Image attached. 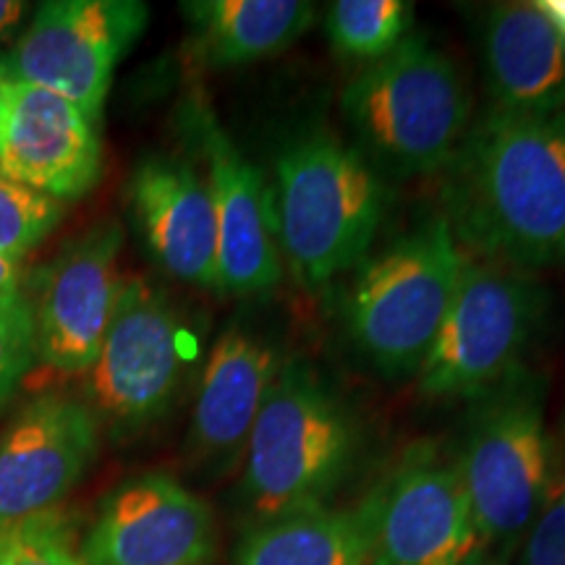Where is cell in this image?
Masks as SVG:
<instances>
[{
  "label": "cell",
  "mask_w": 565,
  "mask_h": 565,
  "mask_svg": "<svg viewBox=\"0 0 565 565\" xmlns=\"http://www.w3.org/2000/svg\"><path fill=\"white\" fill-rule=\"evenodd\" d=\"M445 171V217L463 252L526 273L565 263V110L490 108Z\"/></svg>",
  "instance_id": "cell-1"
},
{
  "label": "cell",
  "mask_w": 565,
  "mask_h": 565,
  "mask_svg": "<svg viewBox=\"0 0 565 565\" xmlns=\"http://www.w3.org/2000/svg\"><path fill=\"white\" fill-rule=\"evenodd\" d=\"M273 194L280 254L307 288L362 263L387 204L377 168L328 129L282 145Z\"/></svg>",
  "instance_id": "cell-2"
},
{
  "label": "cell",
  "mask_w": 565,
  "mask_h": 565,
  "mask_svg": "<svg viewBox=\"0 0 565 565\" xmlns=\"http://www.w3.org/2000/svg\"><path fill=\"white\" fill-rule=\"evenodd\" d=\"M341 108L356 150L374 168L398 175L448 168L475 118L461 68L419 34H408L370 63L343 89Z\"/></svg>",
  "instance_id": "cell-3"
},
{
  "label": "cell",
  "mask_w": 565,
  "mask_h": 565,
  "mask_svg": "<svg viewBox=\"0 0 565 565\" xmlns=\"http://www.w3.org/2000/svg\"><path fill=\"white\" fill-rule=\"evenodd\" d=\"M356 458V424L303 362L280 366L246 443L238 503L249 526L328 505Z\"/></svg>",
  "instance_id": "cell-4"
},
{
  "label": "cell",
  "mask_w": 565,
  "mask_h": 565,
  "mask_svg": "<svg viewBox=\"0 0 565 565\" xmlns=\"http://www.w3.org/2000/svg\"><path fill=\"white\" fill-rule=\"evenodd\" d=\"M466 252L437 215L370 259L349 291L345 320L356 349L385 377H408L433 349L448 315Z\"/></svg>",
  "instance_id": "cell-5"
},
{
  "label": "cell",
  "mask_w": 565,
  "mask_h": 565,
  "mask_svg": "<svg viewBox=\"0 0 565 565\" xmlns=\"http://www.w3.org/2000/svg\"><path fill=\"white\" fill-rule=\"evenodd\" d=\"M482 398L456 466L484 555H511L553 494L545 385L519 370Z\"/></svg>",
  "instance_id": "cell-6"
},
{
  "label": "cell",
  "mask_w": 565,
  "mask_h": 565,
  "mask_svg": "<svg viewBox=\"0 0 565 565\" xmlns=\"http://www.w3.org/2000/svg\"><path fill=\"white\" fill-rule=\"evenodd\" d=\"M547 294L526 270L466 254L456 296L416 372L427 398H477L505 383L540 335Z\"/></svg>",
  "instance_id": "cell-7"
},
{
  "label": "cell",
  "mask_w": 565,
  "mask_h": 565,
  "mask_svg": "<svg viewBox=\"0 0 565 565\" xmlns=\"http://www.w3.org/2000/svg\"><path fill=\"white\" fill-rule=\"evenodd\" d=\"M150 9L139 0H51L0 61V76L66 97L100 124L118 61L139 40Z\"/></svg>",
  "instance_id": "cell-8"
},
{
  "label": "cell",
  "mask_w": 565,
  "mask_h": 565,
  "mask_svg": "<svg viewBox=\"0 0 565 565\" xmlns=\"http://www.w3.org/2000/svg\"><path fill=\"white\" fill-rule=\"evenodd\" d=\"M181 370L183 333L171 301L139 275L124 278L108 333L87 372L92 414L124 433L147 427L166 414Z\"/></svg>",
  "instance_id": "cell-9"
},
{
  "label": "cell",
  "mask_w": 565,
  "mask_h": 565,
  "mask_svg": "<svg viewBox=\"0 0 565 565\" xmlns=\"http://www.w3.org/2000/svg\"><path fill=\"white\" fill-rule=\"evenodd\" d=\"M124 228L103 221L71 238L30 278L38 359L55 372L87 374L95 364L121 291Z\"/></svg>",
  "instance_id": "cell-10"
},
{
  "label": "cell",
  "mask_w": 565,
  "mask_h": 565,
  "mask_svg": "<svg viewBox=\"0 0 565 565\" xmlns=\"http://www.w3.org/2000/svg\"><path fill=\"white\" fill-rule=\"evenodd\" d=\"M370 565H466L484 553L456 463L414 450L370 498Z\"/></svg>",
  "instance_id": "cell-11"
},
{
  "label": "cell",
  "mask_w": 565,
  "mask_h": 565,
  "mask_svg": "<svg viewBox=\"0 0 565 565\" xmlns=\"http://www.w3.org/2000/svg\"><path fill=\"white\" fill-rule=\"evenodd\" d=\"M186 118L207 162V186L215 204L217 291L225 296L270 294L282 275L273 186L207 108H192Z\"/></svg>",
  "instance_id": "cell-12"
},
{
  "label": "cell",
  "mask_w": 565,
  "mask_h": 565,
  "mask_svg": "<svg viewBox=\"0 0 565 565\" xmlns=\"http://www.w3.org/2000/svg\"><path fill=\"white\" fill-rule=\"evenodd\" d=\"M217 529L210 505L168 475L116 487L84 536V565H210Z\"/></svg>",
  "instance_id": "cell-13"
},
{
  "label": "cell",
  "mask_w": 565,
  "mask_h": 565,
  "mask_svg": "<svg viewBox=\"0 0 565 565\" xmlns=\"http://www.w3.org/2000/svg\"><path fill=\"white\" fill-rule=\"evenodd\" d=\"M103 171L97 126L66 97L0 76V173L53 200L74 202Z\"/></svg>",
  "instance_id": "cell-14"
},
{
  "label": "cell",
  "mask_w": 565,
  "mask_h": 565,
  "mask_svg": "<svg viewBox=\"0 0 565 565\" xmlns=\"http://www.w3.org/2000/svg\"><path fill=\"white\" fill-rule=\"evenodd\" d=\"M97 456V416L82 401L42 393L0 435V526L55 511Z\"/></svg>",
  "instance_id": "cell-15"
},
{
  "label": "cell",
  "mask_w": 565,
  "mask_h": 565,
  "mask_svg": "<svg viewBox=\"0 0 565 565\" xmlns=\"http://www.w3.org/2000/svg\"><path fill=\"white\" fill-rule=\"evenodd\" d=\"M280 372L278 353L263 338L231 324L212 345L196 387L186 456L207 477L244 463L246 443Z\"/></svg>",
  "instance_id": "cell-16"
},
{
  "label": "cell",
  "mask_w": 565,
  "mask_h": 565,
  "mask_svg": "<svg viewBox=\"0 0 565 565\" xmlns=\"http://www.w3.org/2000/svg\"><path fill=\"white\" fill-rule=\"evenodd\" d=\"M141 238L162 270L217 291V217L207 181L175 154H145L129 179Z\"/></svg>",
  "instance_id": "cell-17"
},
{
  "label": "cell",
  "mask_w": 565,
  "mask_h": 565,
  "mask_svg": "<svg viewBox=\"0 0 565 565\" xmlns=\"http://www.w3.org/2000/svg\"><path fill=\"white\" fill-rule=\"evenodd\" d=\"M479 40L492 108L515 116L565 110V42L540 6H490Z\"/></svg>",
  "instance_id": "cell-18"
},
{
  "label": "cell",
  "mask_w": 565,
  "mask_h": 565,
  "mask_svg": "<svg viewBox=\"0 0 565 565\" xmlns=\"http://www.w3.org/2000/svg\"><path fill=\"white\" fill-rule=\"evenodd\" d=\"M196 58L212 68L244 66L291 47L315 21L303 0H196L183 3Z\"/></svg>",
  "instance_id": "cell-19"
},
{
  "label": "cell",
  "mask_w": 565,
  "mask_h": 565,
  "mask_svg": "<svg viewBox=\"0 0 565 565\" xmlns=\"http://www.w3.org/2000/svg\"><path fill=\"white\" fill-rule=\"evenodd\" d=\"M372 505L309 508L254 524L238 542L236 565H370Z\"/></svg>",
  "instance_id": "cell-20"
},
{
  "label": "cell",
  "mask_w": 565,
  "mask_h": 565,
  "mask_svg": "<svg viewBox=\"0 0 565 565\" xmlns=\"http://www.w3.org/2000/svg\"><path fill=\"white\" fill-rule=\"evenodd\" d=\"M412 17V3L401 0H335L324 30L343 58L374 63L408 38Z\"/></svg>",
  "instance_id": "cell-21"
},
{
  "label": "cell",
  "mask_w": 565,
  "mask_h": 565,
  "mask_svg": "<svg viewBox=\"0 0 565 565\" xmlns=\"http://www.w3.org/2000/svg\"><path fill=\"white\" fill-rule=\"evenodd\" d=\"M63 217V204L0 173V257L21 263Z\"/></svg>",
  "instance_id": "cell-22"
},
{
  "label": "cell",
  "mask_w": 565,
  "mask_h": 565,
  "mask_svg": "<svg viewBox=\"0 0 565 565\" xmlns=\"http://www.w3.org/2000/svg\"><path fill=\"white\" fill-rule=\"evenodd\" d=\"M0 565H84L58 511L0 526Z\"/></svg>",
  "instance_id": "cell-23"
},
{
  "label": "cell",
  "mask_w": 565,
  "mask_h": 565,
  "mask_svg": "<svg viewBox=\"0 0 565 565\" xmlns=\"http://www.w3.org/2000/svg\"><path fill=\"white\" fill-rule=\"evenodd\" d=\"M34 359L38 343L26 294H0V406L17 393Z\"/></svg>",
  "instance_id": "cell-24"
},
{
  "label": "cell",
  "mask_w": 565,
  "mask_h": 565,
  "mask_svg": "<svg viewBox=\"0 0 565 565\" xmlns=\"http://www.w3.org/2000/svg\"><path fill=\"white\" fill-rule=\"evenodd\" d=\"M515 565H565V487L550 494L521 542Z\"/></svg>",
  "instance_id": "cell-25"
},
{
  "label": "cell",
  "mask_w": 565,
  "mask_h": 565,
  "mask_svg": "<svg viewBox=\"0 0 565 565\" xmlns=\"http://www.w3.org/2000/svg\"><path fill=\"white\" fill-rule=\"evenodd\" d=\"M26 9H30V6L19 3V0H0V38L9 34L13 26L24 19Z\"/></svg>",
  "instance_id": "cell-26"
},
{
  "label": "cell",
  "mask_w": 565,
  "mask_h": 565,
  "mask_svg": "<svg viewBox=\"0 0 565 565\" xmlns=\"http://www.w3.org/2000/svg\"><path fill=\"white\" fill-rule=\"evenodd\" d=\"M21 291V275L17 263L0 257V294H13Z\"/></svg>",
  "instance_id": "cell-27"
},
{
  "label": "cell",
  "mask_w": 565,
  "mask_h": 565,
  "mask_svg": "<svg viewBox=\"0 0 565 565\" xmlns=\"http://www.w3.org/2000/svg\"><path fill=\"white\" fill-rule=\"evenodd\" d=\"M466 565H500L498 561H494V557H490V555H484V553H479L477 557H471L469 563Z\"/></svg>",
  "instance_id": "cell-28"
}]
</instances>
